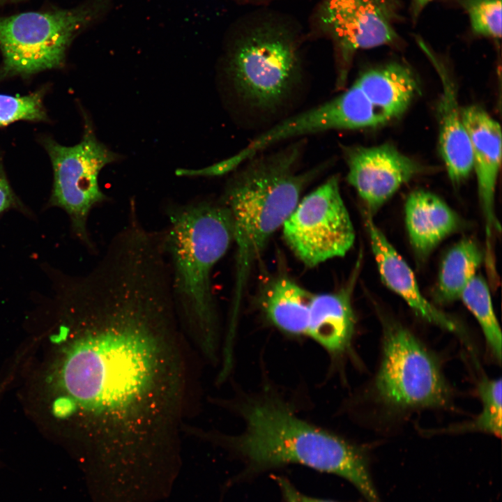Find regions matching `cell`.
<instances>
[{
    "label": "cell",
    "instance_id": "6da1fadb",
    "mask_svg": "<svg viewBox=\"0 0 502 502\" xmlns=\"http://www.w3.org/2000/svg\"><path fill=\"white\" fill-rule=\"evenodd\" d=\"M67 295L78 330L60 372L66 414L87 423L101 480L153 476L180 458L188 408L168 265L145 249L109 250Z\"/></svg>",
    "mask_w": 502,
    "mask_h": 502
},
{
    "label": "cell",
    "instance_id": "7a4b0ae2",
    "mask_svg": "<svg viewBox=\"0 0 502 502\" xmlns=\"http://www.w3.org/2000/svg\"><path fill=\"white\" fill-rule=\"evenodd\" d=\"M301 139L247 160L233 171L220 200L229 212L236 248L231 324H236L254 261L291 213L303 190L325 168L322 165L299 171L304 149Z\"/></svg>",
    "mask_w": 502,
    "mask_h": 502
},
{
    "label": "cell",
    "instance_id": "3957f363",
    "mask_svg": "<svg viewBox=\"0 0 502 502\" xmlns=\"http://www.w3.org/2000/svg\"><path fill=\"white\" fill-rule=\"evenodd\" d=\"M162 232L171 287L181 325L204 357L218 361L219 324L212 270L233 242L229 212L220 201L173 206Z\"/></svg>",
    "mask_w": 502,
    "mask_h": 502
},
{
    "label": "cell",
    "instance_id": "277c9868",
    "mask_svg": "<svg viewBox=\"0 0 502 502\" xmlns=\"http://www.w3.org/2000/svg\"><path fill=\"white\" fill-rule=\"evenodd\" d=\"M245 432L225 437L202 429L200 439L229 446L254 470L300 464L349 480L367 502H381L362 447L320 429L273 400L250 404L243 411Z\"/></svg>",
    "mask_w": 502,
    "mask_h": 502
},
{
    "label": "cell",
    "instance_id": "5b68a950",
    "mask_svg": "<svg viewBox=\"0 0 502 502\" xmlns=\"http://www.w3.org/2000/svg\"><path fill=\"white\" fill-rule=\"evenodd\" d=\"M225 73L241 105L257 114H272L288 102L301 82L298 43L284 27L255 26L233 42Z\"/></svg>",
    "mask_w": 502,
    "mask_h": 502
},
{
    "label": "cell",
    "instance_id": "8992f818",
    "mask_svg": "<svg viewBox=\"0 0 502 502\" xmlns=\"http://www.w3.org/2000/svg\"><path fill=\"white\" fill-rule=\"evenodd\" d=\"M111 0H91L71 10L28 12L0 19L1 77L57 68L82 29L102 17Z\"/></svg>",
    "mask_w": 502,
    "mask_h": 502
},
{
    "label": "cell",
    "instance_id": "52a82bcc",
    "mask_svg": "<svg viewBox=\"0 0 502 502\" xmlns=\"http://www.w3.org/2000/svg\"><path fill=\"white\" fill-rule=\"evenodd\" d=\"M382 346L374 381L379 403L400 412L450 405L452 393L439 363L410 330L386 323Z\"/></svg>",
    "mask_w": 502,
    "mask_h": 502
},
{
    "label": "cell",
    "instance_id": "ba28073f",
    "mask_svg": "<svg viewBox=\"0 0 502 502\" xmlns=\"http://www.w3.org/2000/svg\"><path fill=\"white\" fill-rule=\"evenodd\" d=\"M45 145L54 172L49 204L68 215L74 234L93 248L87 230L88 218L93 208L107 199L100 188L98 175L119 155L96 138L89 121L82 140L76 145L65 146L51 139L45 140Z\"/></svg>",
    "mask_w": 502,
    "mask_h": 502
},
{
    "label": "cell",
    "instance_id": "9c48e42d",
    "mask_svg": "<svg viewBox=\"0 0 502 502\" xmlns=\"http://www.w3.org/2000/svg\"><path fill=\"white\" fill-rule=\"evenodd\" d=\"M282 229L287 244L307 267L344 257L353 245L355 231L339 178L330 176L299 200Z\"/></svg>",
    "mask_w": 502,
    "mask_h": 502
},
{
    "label": "cell",
    "instance_id": "30bf717a",
    "mask_svg": "<svg viewBox=\"0 0 502 502\" xmlns=\"http://www.w3.org/2000/svg\"><path fill=\"white\" fill-rule=\"evenodd\" d=\"M395 0H324L320 17L337 49L336 85L347 79L355 52L397 40Z\"/></svg>",
    "mask_w": 502,
    "mask_h": 502
},
{
    "label": "cell",
    "instance_id": "8fae6325",
    "mask_svg": "<svg viewBox=\"0 0 502 502\" xmlns=\"http://www.w3.org/2000/svg\"><path fill=\"white\" fill-rule=\"evenodd\" d=\"M347 181L371 215L400 187L421 171V167L390 144L346 146Z\"/></svg>",
    "mask_w": 502,
    "mask_h": 502
},
{
    "label": "cell",
    "instance_id": "7c38bea8",
    "mask_svg": "<svg viewBox=\"0 0 502 502\" xmlns=\"http://www.w3.org/2000/svg\"><path fill=\"white\" fill-rule=\"evenodd\" d=\"M473 154L480 208L487 237L486 262L494 263L492 251L495 233L501 231L494 208L495 191L501 162V129L485 109L471 105L461 109Z\"/></svg>",
    "mask_w": 502,
    "mask_h": 502
},
{
    "label": "cell",
    "instance_id": "4fadbf2b",
    "mask_svg": "<svg viewBox=\"0 0 502 502\" xmlns=\"http://www.w3.org/2000/svg\"><path fill=\"white\" fill-rule=\"evenodd\" d=\"M364 218L371 248L383 284L425 320L449 331L459 332L456 324L421 293L411 267L376 225L372 215L365 211Z\"/></svg>",
    "mask_w": 502,
    "mask_h": 502
},
{
    "label": "cell",
    "instance_id": "5bb4252c",
    "mask_svg": "<svg viewBox=\"0 0 502 502\" xmlns=\"http://www.w3.org/2000/svg\"><path fill=\"white\" fill-rule=\"evenodd\" d=\"M441 82L442 93L439 103V143L448 176L454 184L468 178L473 169V154L469 137L458 106L456 89L445 66L427 49Z\"/></svg>",
    "mask_w": 502,
    "mask_h": 502
},
{
    "label": "cell",
    "instance_id": "9a60e30c",
    "mask_svg": "<svg viewBox=\"0 0 502 502\" xmlns=\"http://www.w3.org/2000/svg\"><path fill=\"white\" fill-rule=\"evenodd\" d=\"M359 267L358 262L346 285L334 292L314 294L310 304L307 334L334 356L347 350L353 333L351 294Z\"/></svg>",
    "mask_w": 502,
    "mask_h": 502
},
{
    "label": "cell",
    "instance_id": "2e32d148",
    "mask_svg": "<svg viewBox=\"0 0 502 502\" xmlns=\"http://www.w3.org/2000/svg\"><path fill=\"white\" fill-rule=\"evenodd\" d=\"M405 222L411 244L420 258L427 257L462 224L458 215L443 200L421 190L412 192L406 199Z\"/></svg>",
    "mask_w": 502,
    "mask_h": 502
},
{
    "label": "cell",
    "instance_id": "e0dca14e",
    "mask_svg": "<svg viewBox=\"0 0 502 502\" xmlns=\"http://www.w3.org/2000/svg\"><path fill=\"white\" fill-rule=\"evenodd\" d=\"M314 294L288 277L273 280L266 288L262 307L268 320L280 330L293 335L307 334Z\"/></svg>",
    "mask_w": 502,
    "mask_h": 502
},
{
    "label": "cell",
    "instance_id": "ac0fdd59",
    "mask_svg": "<svg viewBox=\"0 0 502 502\" xmlns=\"http://www.w3.org/2000/svg\"><path fill=\"white\" fill-rule=\"evenodd\" d=\"M482 259L483 253L474 240L463 238L455 244L441 262L435 291L436 300L448 303L459 299L476 275Z\"/></svg>",
    "mask_w": 502,
    "mask_h": 502
},
{
    "label": "cell",
    "instance_id": "d6986e66",
    "mask_svg": "<svg viewBox=\"0 0 502 502\" xmlns=\"http://www.w3.org/2000/svg\"><path fill=\"white\" fill-rule=\"evenodd\" d=\"M459 299L477 319L487 346L495 359L500 363L501 331L486 280L482 276L476 275L466 287Z\"/></svg>",
    "mask_w": 502,
    "mask_h": 502
},
{
    "label": "cell",
    "instance_id": "ffe728a7",
    "mask_svg": "<svg viewBox=\"0 0 502 502\" xmlns=\"http://www.w3.org/2000/svg\"><path fill=\"white\" fill-rule=\"evenodd\" d=\"M482 402L481 413L473 421L450 431H478L496 436L501 435V379L483 376L478 383Z\"/></svg>",
    "mask_w": 502,
    "mask_h": 502
},
{
    "label": "cell",
    "instance_id": "44dd1931",
    "mask_svg": "<svg viewBox=\"0 0 502 502\" xmlns=\"http://www.w3.org/2000/svg\"><path fill=\"white\" fill-rule=\"evenodd\" d=\"M467 12L471 29L478 35L501 38V0H460Z\"/></svg>",
    "mask_w": 502,
    "mask_h": 502
},
{
    "label": "cell",
    "instance_id": "7402d4cb",
    "mask_svg": "<svg viewBox=\"0 0 502 502\" xmlns=\"http://www.w3.org/2000/svg\"><path fill=\"white\" fill-rule=\"evenodd\" d=\"M43 95L40 91L22 97L0 94V126L19 120H45Z\"/></svg>",
    "mask_w": 502,
    "mask_h": 502
},
{
    "label": "cell",
    "instance_id": "603a6c76",
    "mask_svg": "<svg viewBox=\"0 0 502 502\" xmlns=\"http://www.w3.org/2000/svg\"><path fill=\"white\" fill-rule=\"evenodd\" d=\"M12 208L26 210L13 191L0 163V215Z\"/></svg>",
    "mask_w": 502,
    "mask_h": 502
},
{
    "label": "cell",
    "instance_id": "cb8c5ba5",
    "mask_svg": "<svg viewBox=\"0 0 502 502\" xmlns=\"http://www.w3.org/2000/svg\"><path fill=\"white\" fill-rule=\"evenodd\" d=\"M277 480L287 502H336L307 496L299 492L286 479L277 478Z\"/></svg>",
    "mask_w": 502,
    "mask_h": 502
},
{
    "label": "cell",
    "instance_id": "d4e9b609",
    "mask_svg": "<svg viewBox=\"0 0 502 502\" xmlns=\"http://www.w3.org/2000/svg\"><path fill=\"white\" fill-rule=\"evenodd\" d=\"M431 1L432 0H413L411 11L413 17L418 16L424 7Z\"/></svg>",
    "mask_w": 502,
    "mask_h": 502
}]
</instances>
